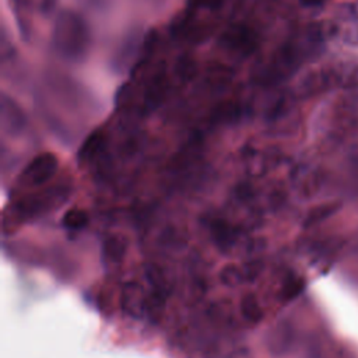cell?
<instances>
[{
  "label": "cell",
  "instance_id": "1",
  "mask_svg": "<svg viewBox=\"0 0 358 358\" xmlns=\"http://www.w3.org/2000/svg\"><path fill=\"white\" fill-rule=\"evenodd\" d=\"M56 52L69 59L78 60L85 56L90 45V31L85 21L74 11H63L56 20L53 35Z\"/></svg>",
  "mask_w": 358,
  "mask_h": 358
},
{
  "label": "cell",
  "instance_id": "2",
  "mask_svg": "<svg viewBox=\"0 0 358 358\" xmlns=\"http://www.w3.org/2000/svg\"><path fill=\"white\" fill-rule=\"evenodd\" d=\"M57 169V158L52 152L35 157L22 171L21 182L25 186H41L46 183Z\"/></svg>",
  "mask_w": 358,
  "mask_h": 358
},
{
  "label": "cell",
  "instance_id": "3",
  "mask_svg": "<svg viewBox=\"0 0 358 358\" xmlns=\"http://www.w3.org/2000/svg\"><path fill=\"white\" fill-rule=\"evenodd\" d=\"M148 305L145 292L140 284L129 281L122 289V308L133 317H141Z\"/></svg>",
  "mask_w": 358,
  "mask_h": 358
},
{
  "label": "cell",
  "instance_id": "4",
  "mask_svg": "<svg viewBox=\"0 0 358 358\" xmlns=\"http://www.w3.org/2000/svg\"><path fill=\"white\" fill-rule=\"evenodd\" d=\"M224 43L234 50H241L248 53L255 46V35L253 32H249L246 28L235 27L225 34Z\"/></svg>",
  "mask_w": 358,
  "mask_h": 358
},
{
  "label": "cell",
  "instance_id": "5",
  "mask_svg": "<svg viewBox=\"0 0 358 358\" xmlns=\"http://www.w3.org/2000/svg\"><path fill=\"white\" fill-rule=\"evenodd\" d=\"M166 90V76L162 70L152 76L148 81L144 92V103L148 109H154L165 95Z\"/></svg>",
  "mask_w": 358,
  "mask_h": 358
},
{
  "label": "cell",
  "instance_id": "6",
  "mask_svg": "<svg viewBox=\"0 0 358 358\" xmlns=\"http://www.w3.org/2000/svg\"><path fill=\"white\" fill-rule=\"evenodd\" d=\"M241 312L246 320L252 323H257L263 317V310L259 305L257 298L253 294H248L241 301Z\"/></svg>",
  "mask_w": 358,
  "mask_h": 358
},
{
  "label": "cell",
  "instance_id": "7",
  "mask_svg": "<svg viewBox=\"0 0 358 358\" xmlns=\"http://www.w3.org/2000/svg\"><path fill=\"white\" fill-rule=\"evenodd\" d=\"M63 224L69 229H81L88 224V215L83 210L71 208L64 214Z\"/></svg>",
  "mask_w": 358,
  "mask_h": 358
},
{
  "label": "cell",
  "instance_id": "8",
  "mask_svg": "<svg viewBox=\"0 0 358 358\" xmlns=\"http://www.w3.org/2000/svg\"><path fill=\"white\" fill-rule=\"evenodd\" d=\"M221 281L229 287L238 285L241 281H243V273L242 268H238L235 266H227L221 270Z\"/></svg>",
  "mask_w": 358,
  "mask_h": 358
},
{
  "label": "cell",
  "instance_id": "9",
  "mask_svg": "<svg viewBox=\"0 0 358 358\" xmlns=\"http://www.w3.org/2000/svg\"><path fill=\"white\" fill-rule=\"evenodd\" d=\"M124 252V245L120 238L117 236H110L105 242V253L112 259V260H119Z\"/></svg>",
  "mask_w": 358,
  "mask_h": 358
},
{
  "label": "cell",
  "instance_id": "10",
  "mask_svg": "<svg viewBox=\"0 0 358 358\" xmlns=\"http://www.w3.org/2000/svg\"><path fill=\"white\" fill-rule=\"evenodd\" d=\"M301 3L305 4V6L312 7V6H319L322 3V0H301Z\"/></svg>",
  "mask_w": 358,
  "mask_h": 358
}]
</instances>
